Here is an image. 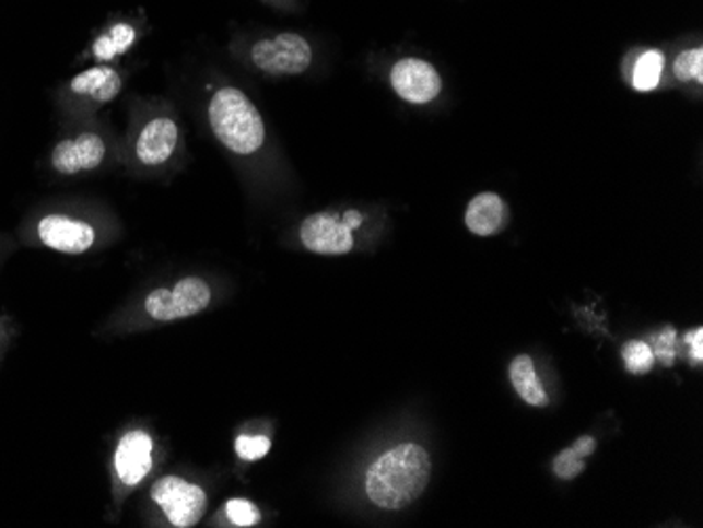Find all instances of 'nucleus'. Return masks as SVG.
Masks as SVG:
<instances>
[{
	"label": "nucleus",
	"instance_id": "ddd939ff",
	"mask_svg": "<svg viewBox=\"0 0 703 528\" xmlns=\"http://www.w3.org/2000/svg\"><path fill=\"white\" fill-rule=\"evenodd\" d=\"M506 202L493 192H482L472 198L466 211V225L477 236H493L506 223Z\"/></svg>",
	"mask_w": 703,
	"mask_h": 528
},
{
	"label": "nucleus",
	"instance_id": "9b49d317",
	"mask_svg": "<svg viewBox=\"0 0 703 528\" xmlns=\"http://www.w3.org/2000/svg\"><path fill=\"white\" fill-rule=\"evenodd\" d=\"M390 81H392L396 93L409 104L432 102L441 93V86H443L434 66H430L423 59H415V57L400 59L392 68Z\"/></svg>",
	"mask_w": 703,
	"mask_h": 528
},
{
	"label": "nucleus",
	"instance_id": "423d86ee",
	"mask_svg": "<svg viewBox=\"0 0 703 528\" xmlns=\"http://www.w3.org/2000/svg\"><path fill=\"white\" fill-rule=\"evenodd\" d=\"M249 57L255 68L270 77H297L312 63V47L302 34L282 32L257 40Z\"/></svg>",
	"mask_w": 703,
	"mask_h": 528
},
{
	"label": "nucleus",
	"instance_id": "2eb2a0df",
	"mask_svg": "<svg viewBox=\"0 0 703 528\" xmlns=\"http://www.w3.org/2000/svg\"><path fill=\"white\" fill-rule=\"evenodd\" d=\"M509 379H512V386L516 389V394L525 402H529L531 407H543L548 402V396L541 388V382L537 379L535 364L529 356L520 354V356H516L512 361V364H509Z\"/></svg>",
	"mask_w": 703,
	"mask_h": 528
},
{
	"label": "nucleus",
	"instance_id": "6e6552de",
	"mask_svg": "<svg viewBox=\"0 0 703 528\" xmlns=\"http://www.w3.org/2000/svg\"><path fill=\"white\" fill-rule=\"evenodd\" d=\"M36 240L63 255H85L97 243L95 225L68 213H49L36 222Z\"/></svg>",
	"mask_w": 703,
	"mask_h": 528
},
{
	"label": "nucleus",
	"instance_id": "dca6fc26",
	"mask_svg": "<svg viewBox=\"0 0 703 528\" xmlns=\"http://www.w3.org/2000/svg\"><path fill=\"white\" fill-rule=\"evenodd\" d=\"M594 446H596L594 438L584 436V438H579V441L575 443V446L563 450V453L556 457V461H554V470L559 473V478L571 480V478L579 476V472H584V468H586V457H590Z\"/></svg>",
	"mask_w": 703,
	"mask_h": 528
},
{
	"label": "nucleus",
	"instance_id": "4468645a",
	"mask_svg": "<svg viewBox=\"0 0 703 528\" xmlns=\"http://www.w3.org/2000/svg\"><path fill=\"white\" fill-rule=\"evenodd\" d=\"M140 32L131 22H116L110 28L104 30L91 47V57L99 63H110L116 57H122L138 43Z\"/></svg>",
	"mask_w": 703,
	"mask_h": 528
},
{
	"label": "nucleus",
	"instance_id": "f257e3e1",
	"mask_svg": "<svg viewBox=\"0 0 703 528\" xmlns=\"http://www.w3.org/2000/svg\"><path fill=\"white\" fill-rule=\"evenodd\" d=\"M432 473L430 455L413 443L379 455L365 478L366 497L382 509H402L422 497Z\"/></svg>",
	"mask_w": 703,
	"mask_h": 528
},
{
	"label": "nucleus",
	"instance_id": "6ab92c4d",
	"mask_svg": "<svg viewBox=\"0 0 703 528\" xmlns=\"http://www.w3.org/2000/svg\"><path fill=\"white\" fill-rule=\"evenodd\" d=\"M675 74L678 81H691L695 79L698 83L703 81V51L698 49H689L684 54L676 57Z\"/></svg>",
	"mask_w": 703,
	"mask_h": 528
},
{
	"label": "nucleus",
	"instance_id": "f8f14e48",
	"mask_svg": "<svg viewBox=\"0 0 703 528\" xmlns=\"http://www.w3.org/2000/svg\"><path fill=\"white\" fill-rule=\"evenodd\" d=\"M66 91L81 102H89L91 106H106L120 95L122 74L108 63H99L79 72L66 84Z\"/></svg>",
	"mask_w": 703,
	"mask_h": 528
},
{
	"label": "nucleus",
	"instance_id": "412c9836",
	"mask_svg": "<svg viewBox=\"0 0 703 528\" xmlns=\"http://www.w3.org/2000/svg\"><path fill=\"white\" fill-rule=\"evenodd\" d=\"M234 448H236V453H238L241 459H245V461H259V459H263V457L270 453L272 443H270V438H266V436H238L236 443H234Z\"/></svg>",
	"mask_w": 703,
	"mask_h": 528
},
{
	"label": "nucleus",
	"instance_id": "5701e85b",
	"mask_svg": "<svg viewBox=\"0 0 703 528\" xmlns=\"http://www.w3.org/2000/svg\"><path fill=\"white\" fill-rule=\"evenodd\" d=\"M703 331L702 329H695L693 333L687 335V341H689V345H691V350H693V361L695 362H702L703 361Z\"/></svg>",
	"mask_w": 703,
	"mask_h": 528
},
{
	"label": "nucleus",
	"instance_id": "39448f33",
	"mask_svg": "<svg viewBox=\"0 0 703 528\" xmlns=\"http://www.w3.org/2000/svg\"><path fill=\"white\" fill-rule=\"evenodd\" d=\"M150 500L159 505L171 527H195L207 512L204 489L175 473L163 476L152 484Z\"/></svg>",
	"mask_w": 703,
	"mask_h": 528
},
{
	"label": "nucleus",
	"instance_id": "f03ea898",
	"mask_svg": "<svg viewBox=\"0 0 703 528\" xmlns=\"http://www.w3.org/2000/svg\"><path fill=\"white\" fill-rule=\"evenodd\" d=\"M207 118L213 136L234 154H255L266 141L261 114L236 86H220L213 91L207 106Z\"/></svg>",
	"mask_w": 703,
	"mask_h": 528
},
{
	"label": "nucleus",
	"instance_id": "20e7f679",
	"mask_svg": "<svg viewBox=\"0 0 703 528\" xmlns=\"http://www.w3.org/2000/svg\"><path fill=\"white\" fill-rule=\"evenodd\" d=\"M211 286L200 277H184L171 286H161L148 293L143 309L154 322H175L192 318L211 304Z\"/></svg>",
	"mask_w": 703,
	"mask_h": 528
},
{
	"label": "nucleus",
	"instance_id": "9d476101",
	"mask_svg": "<svg viewBox=\"0 0 703 528\" xmlns=\"http://www.w3.org/2000/svg\"><path fill=\"white\" fill-rule=\"evenodd\" d=\"M300 238L302 245L316 255H345L354 249L352 227L333 213L306 218L300 227Z\"/></svg>",
	"mask_w": 703,
	"mask_h": 528
},
{
	"label": "nucleus",
	"instance_id": "f3484780",
	"mask_svg": "<svg viewBox=\"0 0 703 528\" xmlns=\"http://www.w3.org/2000/svg\"><path fill=\"white\" fill-rule=\"evenodd\" d=\"M661 72H664V56L659 51H647L638 57L634 74H632V83L636 91H653L659 81H661Z\"/></svg>",
	"mask_w": 703,
	"mask_h": 528
},
{
	"label": "nucleus",
	"instance_id": "7ed1b4c3",
	"mask_svg": "<svg viewBox=\"0 0 703 528\" xmlns=\"http://www.w3.org/2000/svg\"><path fill=\"white\" fill-rule=\"evenodd\" d=\"M181 145V127L175 114L154 112L148 114L133 131L129 156L140 171H159L167 167Z\"/></svg>",
	"mask_w": 703,
	"mask_h": 528
},
{
	"label": "nucleus",
	"instance_id": "1a4fd4ad",
	"mask_svg": "<svg viewBox=\"0 0 703 528\" xmlns=\"http://www.w3.org/2000/svg\"><path fill=\"white\" fill-rule=\"evenodd\" d=\"M108 159V141L99 131H81L57 141L51 150V167L59 175H81L102 167Z\"/></svg>",
	"mask_w": 703,
	"mask_h": 528
},
{
	"label": "nucleus",
	"instance_id": "a211bd4d",
	"mask_svg": "<svg viewBox=\"0 0 703 528\" xmlns=\"http://www.w3.org/2000/svg\"><path fill=\"white\" fill-rule=\"evenodd\" d=\"M623 361H625V366H628L630 373L641 375V373H647L648 368L653 366L655 354H653V350L648 348L645 341H630L623 348Z\"/></svg>",
	"mask_w": 703,
	"mask_h": 528
},
{
	"label": "nucleus",
	"instance_id": "0eeeda50",
	"mask_svg": "<svg viewBox=\"0 0 703 528\" xmlns=\"http://www.w3.org/2000/svg\"><path fill=\"white\" fill-rule=\"evenodd\" d=\"M154 468V438L141 430H129L114 448V480L116 489L127 495L145 480Z\"/></svg>",
	"mask_w": 703,
	"mask_h": 528
},
{
	"label": "nucleus",
	"instance_id": "4be33fe9",
	"mask_svg": "<svg viewBox=\"0 0 703 528\" xmlns=\"http://www.w3.org/2000/svg\"><path fill=\"white\" fill-rule=\"evenodd\" d=\"M675 339V329H666L664 333L659 335V337L655 339V348H657V359L664 362V364H668V366H670V364H672L676 359Z\"/></svg>",
	"mask_w": 703,
	"mask_h": 528
},
{
	"label": "nucleus",
	"instance_id": "aec40b11",
	"mask_svg": "<svg viewBox=\"0 0 703 528\" xmlns=\"http://www.w3.org/2000/svg\"><path fill=\"white\" fill-rule=\"evenodd\" d=\"M225 516L234 527H255L259 523V509L251 501L232 500L225 503Z\"/></svg>",
	"mask_w": 703,
	"mask_h": 528
}]
</instances>
